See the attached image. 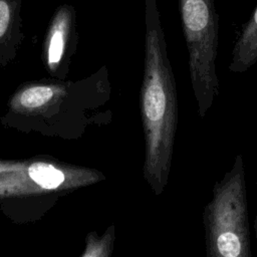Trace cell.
<instances>
[{
	"label": "cell",
	"instance_id": "obj_3",
	"mask_svg": "<svg viewBox=\"0 0 257 257\" xmlns=\"http://www.w3.org/2000/svg\"><path fill=\"white\" fill-rule=\"evenodd\" d=\"M184 37L189 54L192 90L201 118L220 93L216 60L219 46V16L215 0H179Z\"/></svg>",
	"mask_w": 257,
	"mask_h": 257
},
{
	"label": "cell",
	"instance_id": "obj_4",
	"mask_svg": "<svg viewBox=\"0 0 257 257\" xmlns=\"http://www.w3.org/2000/svg\"><path fill=\"white\" fill-rule=\"evenodd\" d=\"M76 41V12L71 4L58 6L50 20L44 40L48 68L54 71L72 50Z\"/></svg>",
	"mask_w": 257,
	"mask_h": 257
},
{
	"label": "cell",
	"instance_id": "obj_6",
	"mask_svg": "<svg viewBox=\"0 0 257 257\" xmlns=\"http://www.w3.org/2000/svg\"><path fill=\"white\" fill-rule=\"evenodd\" d=\"M257 62V5L243 25L234 43L229 70L234 73L247 71Z\"/></svg>",
	"mask_w": 257,
	"mask_h": 257
},
{
	"label": "cell",
	"instance_id": "obj_7",
	"mask_svg": "<svg viewBox=\"0 0 257 257\" xmlns=\"http://www.w3.org/2000/svg\"><path fill=\"white\" fill-rule=\"evenodd\" d=\"M64 89L54 84H35L19 90L11 101V107L19 112H35L56 101Z\"/></svg>",
	"mask_w": 257,
	"mask_h": 257
},
{
	"label": "cell",
	"instance_id": "obj_2",
	"mask_svg": "<svg viewBox=\"0 0 257 257\" xmlns=\"http://www.w3.org/2000/svg\"><path fill=\"white\" fill-rule=\"evenodd\" d=\"M207 257H251L245 168L238 154L203 210Z\"/></svg>",
	"mask_w": 257,
	"mask_h": 257
},
{
	"label": "cell",
	"instance_id": "obj_9",
	"mask_svg": "<svg viewBox=\"0 0 257 257\" xmlns=\"http://www.w3.org/2000/svg\"><path fill=\"white\" fill-rule=\"evenodd\" d=\"M256 192H257V179H256ZM254 229H255V236H256V241H257V211H256V216L254 220Z\"/></svg>",
	"mask_w": 257,
	"mask_h": 257
},
{
	"label": "cell",
	"instance_id": "obj_5",
	"mask_svg": "<svg viewBox=\"0 0 257 257\" xmlns=\"http://www.w3.org/2000/svg\"><path fill=\"white\" fill-rule=\"evenodd\" d=\"M22 0H0V58L12 56L23 38Z\"/></svg>",
	"mask_w": 257,
	"mask_h": 257
},
{
	"label": "cell",
	"instance_id": "obj_8",
	"mask_svg": "<svg viewBox=\"0 0 257 257\" xmlns=\"http://www.w3.org/2000/svg\"><path fill=\"white\" fill-rule=\"evenodd\" d=\"M112 243V234H105L101 239H96L93 234L87 238L85 252L82 257H102L108 256L110 253V245Z\"/></svg>",
	"mask_w": 257,
	"mask_h": 257
},
{
	"label": "cell",
	"instance_id": "obj_1",
	"mask_svg": "<svg viewBox=\"0 0 257 257\" xmlns=\"http://www.w3.org/2000/svg\"><path fill=\"white\" fill-rule=\"evenodd\" d=\"M145 70L141 114L145 133L144 175L156 195L168 184L178 125L176 81L157 0H145Z\"/></svg>",
	"mask_w": 257,
	"mask_h": 257
}]
</instances>
